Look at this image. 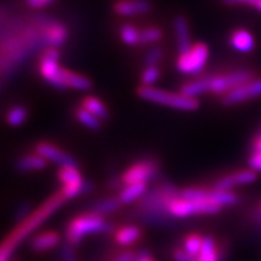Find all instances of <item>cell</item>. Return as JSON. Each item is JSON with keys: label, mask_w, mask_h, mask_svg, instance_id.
I'll return each instance as SVG.
<instances>
[{"label": "cell", "mask_w": 261, "mask_h": 261, "mask_svg": "<svg viewBox=\"0 0 261 261\" xmlns=\"http://www.w3.org/2000/svg\"><path fill=\"white\" fill-rule=\"evenodd\" d=\"M139 35H140V31L132 24H124L120 30L121 39H123L124 43H127L129 45L138 44Z\"/></svg>", "instance_id": "4dcf8cb0"}, {"label": "cell", "mask_w": 261, "mask_h": 261, "mask_svg": "<svg viewBox=\"0 0 261 261\" xmlns=\"http://www.w3.org/2000/svg\"><path fill=\"white\" fill-rule=\"evenodd\" d=\"M136 258H138V261H155L153 257H151L149 253H148L145 249H141V251L136 254Z\"/></svg>", "instance_id": "ee69618b"}, {"label": "cell", "mask_w": 261, "mask_h": 261, "mask_svg": "<svg viewBox=\"0 0 261 261\" xmlns=\"http://www.w3.org/2000/svg\"><path fill=\"white\" fill-rule=\"evenodd\" d=\"M203 241L204 239L199 234H189L184 241V251L197 257L203 248Z\"/></svg>", "instance_id": "f1b7e54d"}, {"label": "cell", "mask_w": 261, "mask_h": 261, "mask_svg": "<svg viewBox=\"0 0 261 261\" xmlns=\"http://www.w3.org/2000/svg\"><path fill=\"white\" fill-rule=\"evenodd\" d=\"M236 186V181H234L233 175H228L221 177L220 180H217L216 184H215V189L217 191H230Z\"/></svg>", "instance_id": "d590c367"}, {"label": "cell", "mask_w": 261, "mask_h": 261, "mask_svg": "<svg viewBox=\"0 0 261 261\" xmlns=\"http://www.w3.org/2000/svg\"><path fill=\"white\" fill-rule=\"evenodd\" d=\"M173 257H175L176 261H199L197 260V257H195V256H192V254L187 253V252L182 251V249H177V251H175Z\"/></svg>", "instance_id": "8d00e7d4"}, {"label": "cell", "mask_w": 261, "mask_h": 261, "mask_svg": "<svg viewBox=\"0 0 261 261\" xmlns=\"http://www.w3.org/2000/svg\"><path fill=\"white\" fill-rule=\"evenodd\" d=\"M208 59V47L203 43H197L188 52L179 56L177 68L182 73H199L205 65Z\"/></svg>", "instance_id": "ba28073f"}, {"label": "cell", "mask_w": 261, "mask_h": 261, "mask_svg": "<svg viewBox=\"0 0 261 261\" xmlns=\"http://www.w3.org/2000/svg\"><path fill=\"white\" fill-rule=\"evenodd\" d=\"M179 197L180 192L171 186H160L151 191L140 203V210L143 211L145 220L152 221V219H155L156 223H162L163 216L169 213L172 201Z\"/></svg>", "instance_id": "7a4b0ae2"}, {"label": "cell", "mask_w": 261, "mask_h": 261, "mask_svg": "<svg viewBox=\"0 0 261 261\" xmlns=\"http://www.w3.org/2000/svg\"><path fill=\"white\" fill-rule=\"evenodd\" d=\"M254 149H256V152H261V135L254 141Z\"/></svg>", "instance_id": "f6af8a7d"}, {"label": "cell", "mask_w": 261, "mask_h": 261, "mask_svg": "<svg viewBox=\"0 0 261 261\" xmlns=\"http://www.w3.org/2000/svg\"><path fill=\"white\" fill-rule=\"evenodd\" d=\"M162 39V31L156 27H149L141 30L139 35V43L140 44H151L156 43Z\"/></svg>", "instance_id": "f546056e"}, {"label": "cell", "mask_w": 261, "mask_h": 261, "mask_svg": "<svg viewBox=\"0 0 261 261\" xmlns=\"http://www.w3.org/2000/svg\"><path fill=\"white\" fill-rule=\"evenodd\" d=\"M112 229L111 224L96 213H88L75 217L68 225L67 239L71 244H77L83 237L92 233H106Z\"/></svg>", "instance_id": "3957f363"}, {"label": "cell", "mask_w": 261, "mask_h": 261, "mask_svg": "<svg viewBox=\"0 0 261 261\" xmlns=\"http://www.w3.org/2000/svg\"><path fill=\"white\" fill-rule=\"evenodd\" d=\"M257 215H258V220H260V223H261V200H260V203H258V210H257Z\"/></svg>", "instance_id": "bcb514c9"}, {"label": "cell", "mask_w": 261, "mask_h": 261, "mask_svg": "<svg viewBox=\"0 0 261 261\" xmlns=\"http://www.w3.org/2000/svg\"><path fill=\"white\" fill-rule=\"evenodd\" d=\"M44 41L48 47H59L67 39V30L62 23L52 20L51 17L47 16L44 23Z\"/></svg>", "instance_id": "5bb4252c"}, {"label": "cell", "mask_w": 261, "mask_h": 261, "mask_svg": "<svg viewBox=\"0 0 261 261\" xmlns=\"http://www.w3.org/2000/svg\"><path fill=\"white\" fill-rule=\"evenodd\" d=\"M36 153L40 155L41 158H44L45 160L58 163L62 167H76L77 165L75 159L71 158L68 153L63 152L55 145L49 144V143H39L36 145Z\"/></svg>", "instance_id": "8fae6325"}, {"label": "cell", "mask_w": 261, "mask_h": 261, "mask_svg": "<svg viewBox=\"0 0 261 261\" xmlns=\"http://www.w3.org/2000/svg\"><path fill=\"white\" fill-rule=\"evenodd\" d=\"M141 234V230L138 227H123L115 234L117 244L130 245L138 240Z\"/></svg>", "instance_id": "603a6c76"}, {"label": "cell", "mask_w": 261, "mask_h": 261, "mask_svg": "<svg viewBox=\"0 0 261 261\" xmlns=\"http://www.w3.org/2000/svg\"><path fill=\"white\" fill-rule=\"evenodd\" d=\"M230 44L233 45L237 51L249 52L254 45L253 36L245 30H239L230 36Z\"/></svg>", "instance_id": "ac0fdd59"}, {"label": "cell", "mask_w": 261, "mask_h": 261, "mask_svg": "<svg viewBox=\"0 0 261 261\" xmlns=\"http://www.w3.org/2000/svg\"><path fill=\"white\" fill-rule=\"evenodd\" d=\"M120 199H115V197H111V199H104L99 203H96L92 206V212L96 213V215H108V213H112L115 211L119 210L120 206Z\"/></svg>", "instance_id": "484cf974"}, {"label": "cell", "mask_w": 261, "mask_h": 261, "mask_svg": "<svg viewBox=\"0 0 261 261\" xmlns=\"http://www.w3.org/2000/svg\"><path fill=\"white\" fill-rule=\"evenodd\" d=\"M258 96H261V79L251 80L230 92L225 93L223 97V103L225 106H233V104L243 103V101Z\"/></svg>", "instance_id": "30bf717a"}, {"label": "cell", "mask_w": 261, "mask_h": 261, "mask_svg": "<svg viewBox=\"0 0 261 261\" xmlns=\"http://www.w3.org/2000/svg\"><path fill=\"white\" fill-rule=\"evenodd\" d=\"M135 256H136V254H135L134 252L127 251V252H123V253L119 254V256H117L114 261H132L135 258Z\"/></svg>", "instance_id": "60d3db41"}, {"label": "cell", "mask_w": 261, "mask_h": 261, "mask_svg": "<svg viewBox=\"0 0 261 261\" xmlns=\"http://www.w3.org/2000/svg\"><path fill=\"white\" fill-rule=\"evenodd\" d=\"M254 7L257 8L258 11H261V0H257V2H256V4H254Z\"/></svg>", "instance_id": "7dc6e473"}, {"label": "cell", "mask_w": 261, "mask_h": 261, "mask_svg": "<svg viewBox=\"0 0 261 261\" xmlns=\"http://www.w3.org/2000/svg\"><path fill=\"white\" fill-rule=\"evenodd\" d=\"M40 73L49 84L64 90V83H63V68H60L58 64V60L55 59L40 58Z\"/></svg>", "instance_id": "7c38bea8"}, {"label": "cell", "mask_w": 261, "mask_h": 261, "mask_svg": "<svg viewBox=\"0 0 261 261\" xmlns=\"http://www.w3.org/2000/svg\"><path fill=\"white\" fill-rule=\"evenodd\" d=\"M211 201L217 205H234L239 201V196L230 191H217L213 189L211 191Z\"/></svg>", "instance_id": "d4e9b609"}, {"label": "cell", "mask_w": 261, "mask_h": 261, "mask_svg": "<svg viewBox=\"0 0 261 261\" xmlns=\"http://www.w3.org/2000/svg\"><path fill=\"white\" fill-rule=\"evenodd\" d=\"M162 56H163V49L160 48V47H153V48L147 54L145 64H147L148 67H156V64L160 62Z\"/></svg>", "instance_id": "e575fe53"}, {"label": "cell", "mask_w": 261, "mask_h": 261, "mask_svg": "<svg viewBox=\"0 0 261 261\" xmlns=\"http://www.w3.org/2000/svg\"><path fill=\"white\" fill-rule=\"evenodd\" d=\"M211 88V77H204V79L195 80V82L187 83L181 87V93L184 96L196 97L201 93L210 91Z\"/></svg>", "instance_id": "ffe728a7"}, {"label": "cell", "mask_w": 261, "mask_h": 261, "mask_svg": "<svg viewBox=\"0 0 261 261\" xmlns=\"http://www.w3.org/2000/svg\"><path fill=\"white\" fill-rule=\"evenodd\" d=\"M221 210L220 205L212 201H191V200L179 199L173 200L169 205V215L175 217H187L191 215H210L217 213Z\"/></svg>", "instance_id": "8992f818"}, {"label": "cell", "mask_w": 261, "mask_h": 261, "mask_svg": "<svg viewBox=\"0 0 261 261\" xmlns=\"http://www.w3.org/2000/svg\"><path fill=\"white\" fill-rule=\"evenodd\" d=\"M59 179L63 182V189L60 192L65 199H72L82 193L90 192L92 189L91 182H86L83 180L76 167H62L59 172Z\"/></svg>", "instance_id": "5b68a950"}, {"label": "cell", "mask_w": 261, "mask_h": 261, "mask_svg": "<svg viewBox=\"0 0 261 261\" xmlns=\"http://www.w3.org/2000/svg\"><path fill=\"white\" fill-rule=\"evenodd\" d=\"M59 241H60V236L56 232H45L35 237L31 241V248L35 252H44L56 247Z\"/></svg>", "instance_id": "e0dca14e"}, {"label": "cell", "mask_w": 261, "mask_h": 261, "mask_svg": "<svg viewBox=\"0 0 261 261\" xmlns=\"http://www.w3.org/2000/svg\"><path fill=\"white\" fill-rule=\"evenodd\" d=\"M27 119V110L24 107H14L11 108V111L7 115V121L10 125H14V127H17L20 124L24 123V120Z\"/></svg>", "instance_id": "1f68e13d"}, {"label": "cell", "mask_w": 261, "mask_h": 261, "mask_svg": "<svg viewBox=\"0 0 261 261\" xmlns=\"http://www.w3.org/2000/svg\"><path fill=\"white\" fill-rule=\"evenodd\" d=\"M234 181L236 186H243V184H251L254 180L257 179V175L253 169H248V171H240L233 173Z\"/></svg>", "instance_id": "d6a6232c"}, {"label": "cell", "mask_w": 261, "mask_h": 261, "mask_svg": "<svg viewBox=\"0 0 261 261\" xmlns=\"http://www.w3.org/2000/svg\"><path fill=\"white\" fill-rule=\"evenodd\" d=\"M62 260L63 261H76L75 253H73L72 248L68 245H64L62 249Z\"/></svg>", "instance_id": "f35d334b"}, {"label": "cell", "mask_w": 261, "mask_h": 261, "mask_svg": "<svg viewBox=\"0 0 261 261\" xmlns=\"http://www.w3.org/2000/svg\"><path fill=\"white\" fill-rule=\"evenodd\" d=\"M159 76H160V71L158 67H147L141 75V83L144 87H151L159 79Z\"/></svg>", "instance_id": "836d02e7"}, {"label": "cell", "mask_w": 261, "mask_h": 261, "mask_svg": "<svg viewBox=\"0 0 261 261\" xmlns=\"http://www.w3.org/2000/svg\"><path fill=\"white\" fill-rule=\"evenodd\" d=\"M52 2L54 0H27V4L32 8H43Z\"/></svg>", "instance_id": "ab89813d"}, {"label": "cell", "mask_w": 261, "mask_h": 261, "mask_svg": "<svg viewBox=\"0 0 261 261\" xmlns=\"http://www.w3.org/2000/svg\"><path fill=\"white\" fill-rule=\"evenodd\" d=\"M224 2L229 6H232V4H247V6H253L254 7L257 0H224Z\"/></svg>", "instance_id": "7bdbcfd3"}, {"label": "cell", "mask_w": 261, "mask_h": 261, "mask_svg": "<svg viewBox=\"0 0 261 261\" xmlns=\"http://www.w3.org/2000/svg\"><path fill=\"white\" fill-rule=\"evenodd\" d=\"M249 167L253 171H261V152H254L249 159Z\"/></svg>", "instance_id": "74e56055"}, {"label": "cell", "mask_w": 261, "mask_h": 261, "mask_svg": "<svg viewBox=\"0 0 261 261\" xmlns=\"http://www.w3.org/2000/svg\"><path fill=\"white\" fill-rule=\"evenodd\" d=\"M132 261H138V258H136V256H135V258Z\"/></svg>", "instance_id": "c3c4849f"}, {"label": "cell", "mask_w": 261, "mask_h": 261, "mask_svg": "<svg viewBox=\"0 0 261 261\" xmlns=\"http://www.w3.org/2000/svg\"><path fill=\"white\" fill-rule=\"evenodd\" d=\"M76 117L77 120L82 124H84L86 127L91 128V129H99L101 127V121H100L99 117H96L95 115H92L90 111H87L86 108H79L76 111Z\"/></svg>", "instance_id": "83f0119b"}, {"label": "cell", "mask_w": 261, "mask_h": 261, "mask_svg": "<svg viewBox=\"0 0 261 261\" xmlns=\"http://www.w3.org/2000/svg\"><path fill=\"white\" fill-rule=\"evenodd\" d=\"M152 4L149 0H117L114 11L121 16H135L149 12Z\"/></svg>", "instance_id": "4fadbf2b"}, {"label": "cell", "mask_w": 261, "mask_h": 261, "mask_svg": "<svg viewBox=\"0 0 261 261\" xmlns=\"http://www.w3.org/2000/svg\"><path fill=\"white\" fill-rule=\"evenodd\" d=\"M145 189H147V182L130 184V186H127L121 191L119 199H120V201L123 204L132 203V201H135V200L143 196V193L145 192Z\"/></svg>", "instance_id": "44dd1931"}, {"label": "cell", "mask_w": 261, "mask_h": 261, "mask_svg": "<svg viewBox=\"0 0 261 261\" xmlns=\"http://www.w3.org/2000/svg\"><path fill=\"white\" fill-rule=\"evenodd\" d=\"M175 32L176 40H177V47H179L180 55L188 52L192 48L191 44V38H189V28L186 17L177 16L175 19Z\"/></svg>", "instance_id": "9a60e30c"}, {"label": "cell", "mask_w": 261, "mask_h": 261, "mask_svg": "<svg viewBox=\"0 0 261 261\" xmlns=\"http://www.w3.org/2000/svg\"><path fill=\"white\" fill-rule=\"evenodd\" d=\"M138 95L145 100H149L152 103L163 104L172 108L184 111H195L199 108V100L196 97L184 96L182 93H172L167 91L158 90L153 87H140L138 90Z\"/></svg>", "instance_id": "277c9868"}, {"label": "cell", "mask_w": 261, "mask_h": 261, "mask_svg": "<svg viewBox=\"0 0 261 261\" xmlns=\"http://www.w3.org/2000/svg\"><path fill=\"white\" fill-rule=\"evenodd\" d=\"M65 200L62 192H59L54 197L47 201L44 205H41L36 212L30 216L27 220H23L21 225H19L17 229H15L10 236L7 237V240L4 241L3 247H2V252H0V261H10L11 253L14 252L15 247L20 243L23 239L31 233L35 228H38L44 220H47L51 216L54 211H56L59 206L62 205V203Z\"/></svg>", "instance_id": "6da1fadb"}, {"label": "cell", "mask_w": 261, "mask_h": 261, "mask_svg": "<svg viewBox=\"0 0 261 261\" xmlns=\"http://www.w3.org/2000/svg\"><path fill=\"white\" fill-rule=\"evenodd\" d=\"M63 83L65 88H75V90L87 91L92 87V83L88 77L82 76L79 73L71 72L68 69H63Z\"/></svg>", "instance_id": "2e32d148"}, {"label": "cell", "mask_w": 261, "mask_h": 261, "mask_svg": "<svg viewBox=\"0 0 261 261\" xmlns=\"http://www.w3.org/2000/svg\"><path fill=\"white\" fill-rule=\"evenodd\" d=\"M28 212H30V206H28V204H23V205L19 206V210H17L16 212V217L20 220V219H24V217H27Z\"/></svg>", "instance_id": "b9f144b4"}, {"label": "cell", "mask_w": 261, "mask_h": 261, "mask_svg": "<svg viewBox=\"0 0 261 261\" xmlns=\"http://www.w3.org/2000/svg\"><path fill=\"white\" fill-rule=\"evenodd\" d=\"M83 108H86L87 111H90L91 114L99 117L100 120H104L108 117V111L107 107L101 103V100L93 96H87L86 99H83Z\"/></svg>", "instance_id": "7402d4cb"}, {"label": "cell", "mask_w": 261, "mask_h": 261, "mask_svg": "<svg viewBox=\"0 0 261 261\" xmlns=\"http://www.w3.org/2000/svg\"><path fill=\"white\" fill-rule=\"evenodd\" d=\"M47 167V160L40 155H27L23 156L16 162L17 171H38Z\"/></svg>", "instance_id": "d6986e66"}, {"label": "cell", "mask_w": 261, "mask_h": 261, "mask_svg": "<svg viewBox=\"0 0 261 261\" xmlns=\"http://www.w3.org/2000/svg\"><path fill=\"white\" fill-rule=\"evenodd\" d=\"M251 80H253V73L251 71H234L227 75L211 76L210 91L216 95H225Z\"/></svg>", "instance_id": "52a82bcc"}, {"label": "cell", "mask_w": 261, "mask_h": 261, "mask_svg": "<svg viewBox=\"0 0 261 261\" xmlns=\"http://www.w3.org/2000/svg\"><path fill=\"white\" fill-rule=\"evenodd\" d=\"M159 167L153 162H140L132 165L130 168L124 172L121 181L125 186L130 184H139V182H147L158 175Z\"/></svg>", "instance_id": "9c48e42d"}, {"label": "cell", "mask_w": 261, "mask_h": 261, "mask_svg": "<svg viewBox=\"0 0 261 261\" xmlns=\"http://www.w3.org/2000/svg\"><path fill=\"white\" fill-rule=\"evenodd\" d=\"M180 197L191 201H211V191L200 188H187L180 192Z\"/></svg>", "instance_id": "4316f807"}, {"label": "cell", "mask_w": 261, "mask_h": 261, "mask_svg": "<svg viewBox=\"0 0 261 261\" xmlns=\"http://www.w3.org/2000/svg\"><path fill=\"white\" fill-rule=\"evenodd\" d=\"M199 261H220V254L219 251L216 249L215 241L212 237H204L203 241V248L201 252L197 256Z\"/></svg>", "instance_id": "cb8c5ba5"}]
</instances>
